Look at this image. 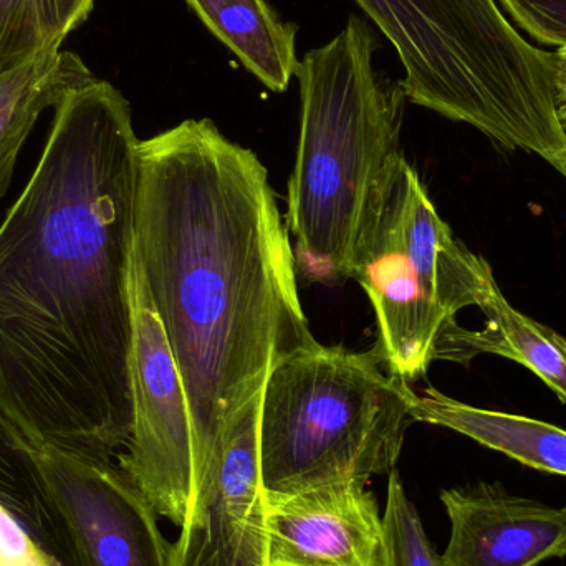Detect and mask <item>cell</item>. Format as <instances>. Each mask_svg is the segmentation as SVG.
I'll list each match as a JSON object with an SVG mask.
<instances>
[{
    "label": "cell",
    "instance_id": "6da1fadb",
    "mask_svg": "<svg viewBox=\"0 0 566 566\" xmlns=\"http://www.w3.org/2000/svg\"><path fill=\"white\" fill-rule=\"evenodd\" d=\"M138 148L119 90H73L0 226V416L35 451L113 459L132 436Z\"/></svg>",
    "mask_w": 566,
    "mask_h": 566
},
{
    "label": "cell",
    "instance_id": "7a4b0ae2",
    "mask_svg": "<svg viewBox=\"0 0 566 566\" xmlns=\"http://www.w3.org/2000/svg\"><path fill=\"white\" fill-rule=\"evenodd\" d=\"M135 259L188 395L195 481L275 363L315 342L261 159L206 118L139 139Z\"/></svg>",
    "mask_w": 566,
    "mask_h": 566
},
{
    "label": "cell",
    "instance_id": "3957f363",
    "mask_svg": "<svg viewBox=\"0 0 566 566\" xmlns=\"http://www.w3.org/2000/svg\"><path fill=\"white\" fill-rule=\"evenodd\" d=\"M378 46L373 27L349 15L335 39L300 60L302 119L285 219L296 274L308 282L348 281L373 192L401 153L408 98L376 70Z\"/></svg>",
    "mask_w": 566,
    "mask_h": 566
},
{
    "label": "cell",
    "instance_id": "277c9868",
    "mask_svg": "<svg viewBox=\"0 0 566 566\" xmlns=\"http://www.w3.org/2000/svg\"><path fill=\"white\" fill-rule=\"evenodd\" d=\"M395 46L406 98L507 149L554 158L566 145L552 53L495 0H355Z\"/></svg>",
    "mask_w": 566,
    "mask_h": 566
},
{
    "label": "cell",
    "instance_id": "5b68a950",
    "mask_svg": "<svg viewBox=\"0 0 566 566\" xmlns=\"http://www.w3.org/2000/svg\"><path fill=\"white\" fill-rule=\"evenodd\" d=\"M408 381L378 349L313 342L275 363L262 391L259 459L265 499L395 471L415 422Z\"/></svg>",
    "mask_w": 566,
    "mask_h": 566
},
{
    "label": "cell",
    "instance_id": "8992f818",
    "mask_svg": "<svg viewBox=\"0 0 566 566\" xmlns=\"http://www.w3.org/2000/svg\"><path fill=\"white\" fill-rule=\"evenodd\" d=\"M494 277L436 211L402 153L386 166L359 228L349 279L359 283L378 322L389 371L408 382L424 378L442 332L455 315L479 306Z\"/></svg>",
    "mask_w": 566,
    "mask_h": 566
},
{
    "label": "cell",
    "instance_id": "52a82bcc",
    "mask_svg": "<svg viewBox=\"0 0 566 566\" xmlns=\"http://www.w3.org/2000/svg\"><path fill=\"white\" fill-rule=\"evenodd\" d=\"M133 428L118 464L159 517L181 527L192 485V418L181 373L146 289L133 265V346L129 361Z\"/></svg>",
    "mask_w": 566,
    "mask_h": 566
},
{
    "label": "cell",
    "instance_id": "ba28073f",
    "mask_svg": "<svg viewBox=\"0 0 566 566\" xmlns=\"http://www.w3.org/2000/svg\"><path fill=\"white\" fill-rule=\"evenodd\" d=\"M262 391L239 409L192 481L172 566H269L259 459Z\"/></svg>",
    "mask_w": 566,
    "mask_h": 566
},
{
    "label": "cell",
    "instance_id": "9c48e42d",
    "mask_svg": "<svg viewBox=\"0 0 566 566\" xmlns=\"http://www.w3.org/2000/svg\"><path fill=\"white\" fill-rule=\"evenodd\" d=\"M36 461L65 521L75 566H172L158 512L113 459L45 448Z\"/></svg>",
    "mask_w": 566,
    "mask_h": 566
},
{
    "label": "cell",
    "instance_id": "30bf717a",
    "mask_svg": "<svg viewBox=\"0 0 566 566\" xmlns=\"http://www.w3.org/2000/svg\"><path fill=\"white\" fill-rule=\"evenodd\" d=\"M439 497L451 522L442 566H541L566 558V505L488 482L446 489Z\"/></svg>",
    "mask_w": 566,
    "mask_h": 566
},
{
    "label": "cell",
    "instance_id": "8fae6325",
    "mask_svg": "<svg viewBox=\"0 0 566 566\" xmlns=\"http://www.w3.org/2000/svg\"><path fill=\"white\" fill-rule=\"evenodd\" d=\"M268 501L269 566H376L381 515L363 482Z\"/></svg>",
    "mask_w": 566,
    "mask_h": 566
},
{
    "label": "cell",
    "instance_id": "7c38bea8",
    "mask_svg": "<svg viewBox=\"0 0 566 566\" xmlns=\"http://www.w3.org/2000/svg\"><path fill=\"white\" fill-rule=\"evenodd\" d=\"M478 308L485 315L481 329L458 322L442 332L434 359L469 363L475 356L499 355L531 369L566 405V339L554 329L515 310L492 277Z\"/></svg>",
    "mask_w": 566,
    "mask_h": 566
},
{
    "label": "cell",
    "instance_id": "4fadbf2b",
    "mask_svg": "<svg viewBox=\"0 0 566 566\" xmlns=\"http://www.w3.org/2000/svg\"><path fill=\"white\" fill-rule=\"evenodd\" d=\"M411 415L415 421L451 429L535 471L566 478V431L557 426L475 408L449 398L432 386L421 395L415 391Z\"/></svg>",
    "mask_w": 566,
    "mask_h": 566
},
{
    "label": "cell",
    "instance_id": "5bb4252c",
    "mask_svg": "<svg viewBox=\"0 0 566 566\" xmlns=\"http://www.w3.org/2000/svg\"><path fill=\"white\" fill-rule=\"evenodd\" d=\"M186 3L262 85L271 92H286L300 66L295 23L285 22L268 0H186Z\"/></svg>",
    "mask_w": 566,
    "mask_h": 566
},
{
    "label": "cell",
    "instance_id": "9a60e30c",
    "mask_svg": "<svg viewBox=\"0 0 566 566\" xmlns=\"http://www.w3.org/2000/svg\"><path fill=\"white\" fill-rule=\"evenodd\" d=\"M93 80L78 55L62 50L0 75V199L9 191L17 156L39 116Z\"/></svg>",
    "mask_w": 566,
    "mask_h": 566
},
{
    "label": "cell",
    "instance_id": "2e32d148",
    "mask_svg": "<svg viewBox=\"0 0 566 566\" xmlns=\"http://www.w3.org/2000/svg\"><path fill=\"white\" fill-rule=\"evenodd\" d=\"M36 452L0 416V505L27 528L46 554L63 566H75L65 521L43 481Z\"/></svg>",
    "mask_w": 566,
    "mask_h": 566
},
{
    "label": "cell",
    "instance_id": "e0dca14e",
    "mask_svg": "<svg viewBox=\"0 0 566 566\" xmlns=\"http://www.w3.org/2000/svg\"><path fill=\"white\" fill-rule=\"evenodd\" d=\"M95 0H0V75L59 52Z\"/></svg>",
    "mask_w": 566,
    "mask_h": 566
},
{
    "label": "cell",
    "instance_id": "ac0fdd59",
    "mask_svg": "<svg viewBox=\"0 0 566 566\" xmlns=\"http://www.w3.org/2000/svg\"><path fill=\"white\" fill-rule=\"evenodd\" d=\"M388 475L376 566H442L441 555L432 547L418 509L406 494L401 478L396 471Z\"/></svg>",
    "mask_w": 566,
    "mask_h": 566
},
{
    "label": "cell",
    "instance_id": "d6986e66",
    "mask_svg": "<svg viewBox=\"0 0 566 566\" xmlns=\"http://www.w3.org/2000/svg\"><path fill=\"white\" fill-rule=\"evenodd\" d=\"M521 29L545 45L566 46V0H501Z\"/></svg>",
    "mask_w": 566,
    "mask_h": 566
},
{
    "label": "cell",
    "instance_id": "ffe728a7",
    "mask_svg": "<svg viewBox=\"0 0 566 566\" xmlns=\"http://www.w3.org/2000/svg\"><path fill=\"white\" fill-rule=\"evenodd\" d=\"M0 566H63L0 505Z\"/></svg>",
    "mask_w": 566,
    "mask_h": 566
},
{
    "label": "cell",
    "instance_id": "44dd1931",
    "mask_svg": "<svg viewBox=\"0 0 566 566\" xmlns=\"http://www.w3.org/2000/svg\"><path fill=\"white\" fill-rule=\"evenodd\" d=\"M552 69H554L555 96L557 106L566 103V46L552 53Z\"/></svg>",
    "mask_w": 566,
    "mask_h": 566
},
{
    "label": "cell",
    "instance_id": "7402d4cb",
    "mask_svg": "<svg viewBox=\"0 0 566 566\" xmlns=\"http://www.w3.org/2000/svg\"><path fill=\"white\" fill-rule=\"evenodd\" d=\"M558 119H560L562 128H564L566 135V103L557 106Z\"/></svg>",
    "mask_w": 566,
    "mask_h": 566
}]
</instances>
